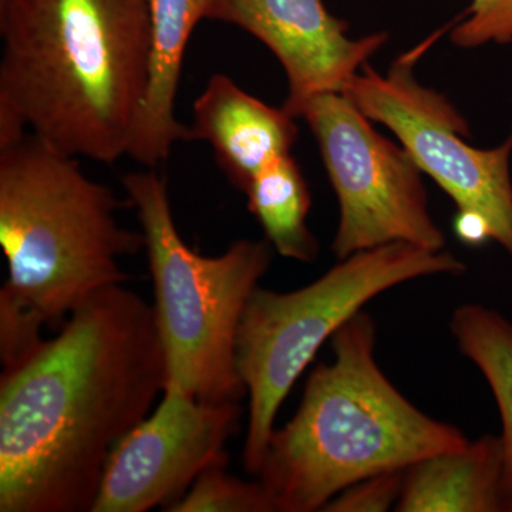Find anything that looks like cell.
I'll return each mask as SVG.
<instances>
[{
  "label": "cell",
  "mask_w": 512,
  "mask_h": 512,
  "mask_svg": "<svg viewBox=\"0 0 512 512\" xmlns=\"http://www.w3.org/2000/svg\"><path fill=\"white\" fill-rule=\"evenodd\" d=\"M167 370L153 306L94 293L0 380V512H92L111 451L150 413Z\"/></svg>",
  "instance_id": "obj_1"
},
{
  "label": "cell",
  "mask_w": 512,
  "mask_h": 512,
  "mask_svg": "<svg viewBox=\"0 0 512 512\" xmlns=\"http://www.w3.org/2000/svg\"><path fill=\"white\" fill-rule=\"evenodd\" d=\"M0 147L127 156L143 103L150 0H0Z\"/></svg>",
  "instance_id": "obj_2"
},
{
  "label": "cell",
  "mask_w": 512,
  "mask_h": 512,
  "mask_svg": "<svg viewBox=\"0 0 512 512\" xmlns=\"http://www.w3.org/2000/svg\"><path fill=\"white\" fill-rule=\"evenodd\" d=\"M330 342L333 362L313 370L298 412L275 429L259 470L276 512L322 511L357 481L470 443L384 376L372 316L357 313Z\"/></svg>",
  "instance_id": "obj_3"
},
{
  "label": "cell",
  "mask_w": 512,
  "mask_h": 512,
  "mask_svg": "<svg viewBox=\"0 0 512 512\" xmlns=\"http://www.w3.org/2000/svg\"><path fill=\"white\" fill-rule=\"evenodd\" d=\"M119 207L77 157L33 134L0 147V245L8 262L0 303L55 326L94 293L123 285L120 259L146 249V238L120 227Z\"/></svg>",
  "instance_id": "obj_4"
},
{
  "label": "cell",
  "mask_w": 512,
  "mask_h": 512,
  "mask_svg": "<svg viewBox=\"0 0 512 512\" xmlns=\"http://www.w3.org/2000/svg\"><path fill=\"white\" fill-rule=\"evenodd\" d=\"M146 238L154 318L167 383L201 402H239L247 394L237 366L239 323L272 261L268 241L235 242L218 256L181 238L164 178L150 168L123 177Z\"/></svg>",
  "instance_id": "obj_5"
},
{
  "label": "cell",
  "mask_w": 512,
  "mask_h": 512,
  "mask_svg": "<svg viewBox=\"0 0 512 512\" xmlns=\"http://www.w3.org/2000/svg\"><path fill=\"white\" fill-rule=\"evenodd\" d=\"M466 265L446 251L404 242L340 259L311 285L292 292L256 288L237 336V366L249 396L244 466L258 476L278 410L316 353L367 302L394 286Z\"/></svg>",
  "instance_id": "obj_6"
},
{
  "label": "cell",
  "mask_w": 512,
  "mask_h": 512,
  "mask_svg": "<svg viewBox=\"0 0 512 512\" xmlns=\"http://www.w3.org/2000/svg\"><path fill=\"white\" fill-rule=\"evenodd\" d=\"M453 26V25H451ZM446 26L394 60L386 74L365 64L343 93L370 121L389 128L430 175L458 211L481 215L493 241L512 256V130L501 146L477 148L463 114L443 94L414 76L421 56L443 36Z\"/></svg>",
  "instance_id": "obj_7"
},
{
  "label": "cell",
  "mask_w": 512,
  "mask_h": 512,
  "mask_svg": "<svg viewBox=\"0 0 512 512\" xmlns=\"http://www.w3.org/2000/svg\"><path fill=\"white\" fill-rule=\"evenodd\" d=\"M293 116L303 119L339 201L333 252H357L404 244L444 251L446 238L429 211L419 165L400 144L384 138L345 93L303 101Z\"/></svg>",
  "instance_id": "obj_8"
},
{
  "label": "cell",
  "mask_w": 512,
  "mask_h": 512,
  "mask_svg": "<svg viewBox=\"0 0 512 512\" xmlns=\"http://www.w3.org/2000/svg\"><path fill=\"white\" fill-rule=\"evenodd\" d=\"M156 412L111 451L92 512H146L170 507L208 467L227 460L239 402H201L165 386Z\"/></svg>",
  "instance_id": "obj_9"
},
{
  "label": "cell",
  "mask_w": 512,
  "mask_h": 512,
  "mask_svg": "<svg viewBox=\"0 0 512 512\" xmlns=\"http://www.w3.org/2000/svg\"><path fill=\"white\" fill-rule=\"evenodd\" d=\"M208 19L238 26L264 43L288 77L289 113L323 93H343L367 60L387 42L386 33L348 36L325 0H215Z\"/></svg>",
  "instance_id": "obj_10"
},
{
  "label": "cell",
  "mask_w": 512,
  "mask_h": 512,
  "mask_svg": "<svg viewBox=\"0 0 512 512\" xmlns=\"http://www.w3.org/2000/svg\"><path fill=\"white\" fill-rule=\"evenodd\" d=\"M295 119L218 73L195 100L190 130L192 140L210 144L234 187L245 191L266 165L291 154L298 140Z\"/></svg>",
  "instance_id": "obj_11"
},
{
  "label": "cell",
  "mask_w": 512,
  "mask_h": 512,
  "mask_svg": "<svg viewBox=\"0 0 512 512\" xmlns=\"http://www.w3.org/2000/svg\"><path fill=\"white\" fill-rule=\"evenodd\" d=\"M214 2L150 0L147 86L127 154L144 167H157L175 144L192 140L190 127L175 117V99L192 32L201 19H208Z\"/></svg>",
  "instance_id": "obj_12"
},
{
  "label": "cell",
  "mask_w": 512,
  "mask_h": 512,
  "mask_svg": "<svg viewBox=\"0 0 512 512\" xmlns=\"http://www.w3.org/2000/svg\"><path fill=\"white\" fill-rule=\"evenodd\" d=\"M501 480L503 444L484 436L407 468L396 511L501 512Z\"/></svg>",
  "instance_id": "obj_13"
},
{
  "label": "cell",
  "mask_w": 512,
  "mask_h": 512,
  "mask_svg": "<svg viewBox=\"0 0 512 512\" xmlns=\"http://www.w3.org/2000/svg\"><path fill=\"white\" fill-rule=\"evenodd\" d=\"M451 333L461 353L483 373L503 423V510L512 512V323L483 305L468 303L453 313Z\"/></svg>",
  "instance_id": "obj_14"
},
{
  "label": "cell",
  "mask_w": 512,
  "mask_h": 512,
  "mask_svg": "<svg viewBox=\"0 0 512 512\" xmlns=\"http://www.w3.org/2000/svg\"><path fill=\"white\" fill-rule=\"evenodd\" d=\"M244 192L249 211L279 255L299 262L315 261L319 244L306 224L311 192L292 154L266 165Z\"/></svg>",
  "instance_id": "obj_15"
},
{
  "label": "cell",
  "mask_w": 512,
  "mask_h": 512,
  "mask_svg": "<svg viewBox=\"0 0 512 512\" xmlns=\"http://www.w3.org/2000/svg\"><path fill=\"white\" fill-rule=\"evenodd\" d=\"M227 460L208 467L190 490L175 501L168 512H275L274 503L261 480H239L228 476Z\"/></svg>",
  "instance_id": "obj_16"
},
{
  "label": "cell",
  "mask_w": 512,
  "mask_h": 512,
  "mask_svg": "<svg viewBox=\"0 0 512 512\" xmlns=\"http://www.w3.org/2000/svg\"><path fill=\"white\" fill-rule=\"evenodd\" d=\"M451 42L461 49L512 42V0H471L466 15L451 26Z\"/></svg>",
  "instance_id": "obj_17"
},
{
  "label": "cell",
  "mask_w": 512,
  "mask_h": 512,
  "mask_svg": "<svg viewBox=\"0 0 512 512\" xmlns=\"http://www.w3.org/2000/svg\"><path fill=\"white\" fill-rule=\"evenodd\" d=\"M404 473L390 471L377 474L345 488L323 507L328 512H382L396 510L402 495Z\"/></svg>",
  "instance_id": "obj_18"
},
{
  "label": "cell",
  "mask_w": 512,
  "mask_h": 512,
  "mask_svg": "<svg viewBox=\"0 0 512 512\" xmlns=\"http://www.w3.org/2000/svg\"><path fill=\"white\" fill-rule=\"evenodd\" d=\"M454 228H456L457 237L470 247H478L493 239L488 222L474 212L458 211Z\"/></svg>",
  "instance_id": "obj_19"
}]
</instances>
